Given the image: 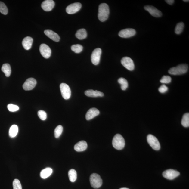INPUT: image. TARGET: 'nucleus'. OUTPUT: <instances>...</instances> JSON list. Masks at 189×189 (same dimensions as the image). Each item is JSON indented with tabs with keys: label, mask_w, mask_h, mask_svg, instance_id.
<instances>
[{
	"label": "nucleus",
	"mask_w": 189,
	"mask_h": 189,
	"mask_svg": "<svg viewBox=\"0 0 189 189\" xmlns=\"http://www.w3.org/2000/svg\"><path fill=\"white\" fill-rule=\"evenodd\" d=\"M118 82L121 85V89L123 91H125L128 87V83L127 81L125 79L123 78H120L118 80Z\"/></svg>",
	"instance_id": "27"
},
{
	"label": "nucleus",
	"mask_w": 189,
	"mask_h": 189,
	"mask_svg": "<svg viewBox=\"0 0 189 189\" xmlns=\"http://www.w3.org/2000/svg\"><path fill=\"white\" fill-rule=\"evenodd\" d=\"M55 6L54 1L52 0H46L42 2V7L45 11H50L53 9Z\"/></svg>",
	"instance_id": "15"
},
{
	"label": "nucleus",
	"mask_w": 189,
	"mask_h": 189,
	"mask_svg": "<svg viewBox=\"0 0 189 189\" xmlns=\"http://www.w3.org/2000/svg\"><path fill=\"white\" fill-rule=\"evenodd\" d=\"M39 50L42 56L46 59L50 57L51 54V50L47 45L42 44L40 45Z\"/></svg>",
	"instance_id": "11"
},
{
	"label": "nucleus",
	"mask_w": 189,
	"mask_h": 189,
	"mask_svg": "<svg viewBox=\"0 0 189 189\" xmlns=\"http://www.w3.org/2000/svg\"><path fill=\"white\" fill-rule=\"evenodd\" d=\"M165 2L169 5H172L175 2V1H173V0H166Z\"/></svg>",
	"instance_id": "37"
},
{
	"label": "nucleus",
	"mask_w": 189,
	"mask_h": 189,
	"mask_svg": "<svg viewBox=\"0 0 189 189\" xmlns=\"http://www.w3.org/2000/svg\"><path fill=\"white\" fill-rule=\"evenodd\" d=\"M2 70L5 74L6 77H9L11 74V66L9 64H3L2 66Z\"/></svg>",
	"instance_id": "23"
},
{
	"label": "nucleus",
	"mask_w": 189,
	"mask_h": 189,
	"mask_svg": "<svg viewBox=\"0 0 189 189\" xmlns=\"http://www.w3.org/2000/svg\"><path fill=\"white\" fill-rule=\"evenodd\" d=\"M81 7V4L79 3L71 4L66 8V11L69 14H73L78 12Z\"/></svg>",
	"instance_id": "10"
},
{
	"label": "nucleus",
	"mask_w": 189,
	"mask_h": 189,
	"mask_svg": "<svg viewBox=\"0 0 189 189\" xmlns=\"http://www.w3.org/2000/svg\"><path fill=\"white\" fill-rule=\"evenodd\" d=\"M63 127L61 125L57 126L54 130V136L56 138H59L63 132Z\"/></svg>",
	"instance_id": "30"
},
{
	"label": "nucleus",
	"mask_w": 189,
	"mask_h": 189,
	"mask_svg": "<svg viewBox=\"0 0 189 189\" xmlns=\"http://www.w3.org/2000/svg\"><path fill=\"white\" fill-rule=\"evenodd\" d=\"M13 187L14 189H22V186L19 180L15 179L13 182Z\"/></svg>",
	"instance_id": "32"
},
{
	"label": "nucleus",
	"mask_w": 189,
	"mask_h": 189,
	"mask_svg": "<svg viewBox=\"0 0 189 189\" xmlns=\"http://www.w3.org/2000/svg\"><path fill=\"white\" fill-rule=\"evenodd\" d=\"M68 177L70 181L72 182H74L76 181L77 179V172L74 169H71L69 171Z\"/></svg>",
	"instance_id": "25"
},
{
	"label": "nucleus",
	"mask_w": 189,
	"mask_h": 189,
	"mask_svg": "<svg viewBox=\"0 0 189 189\" xmlns=\"http://www.w3.org/2000/svg\"><path fill=\"white\" fill-rule=\"evenodd\" d=\"M144 8L145 10L149 12L152 16L154 17H160L162 15V12L153 6L147 5L145 6Z\"/></svg>",
	"instance_id": "14"
},
{
	"label": "nucleus",
	"mask_w": 189,
	"mask_h": 189,
	"mask_svg": "<svg viewBox=\"0 0 189 189\" xmlns=\"http://www.w3.org/2000/svg\"><path fill=\"white\" fill-rule=\"evenodd\" d=\"M120 189H129L126 188H120Z\"/></svg>",
	"instance_id": "38"
},
{
	"label": "nucleus",
	"mask_w": 189,
	"mask_h": 189,
	"mask_svg": "<svg viewBox=\"0 0 189 189\" xmlns=\"http://www.w3.org/2000/svg\"><path fill=\"white\" fill-rule=\"evenodd\" d=\"M172 79L170 76H164L160 79V82L162 83L168 84L171 82Z\"/></svg>",
	"instance_id": "35"
},
{
	"label": "nucleus",
	"mask_w": 189,
	"mask_h": 189,
	"mask_svg": "<svg viewBox=\"0 0 189 189\" xmlns=\"http://www.w3.org/2000/svg\"><path fill=\"white\" fill-rule=\"evenodd\" d=\"M109 14V6L107 4H101L99 6L98 17L99 20L102 22L108 19Z\"/></svg>",
	"instance_id": "1"
},
{
	"label": "nucleus",
	"mask_w": 189,
	"mask_h": 189,
	"mask_svg": "<svg viewBox=\"0 0 189 189\" xmlns=\"http://www.w3.org/2000/svg\"><path fill=\"white\" fill-rule=\"evenodd\" d=\"M168 87L164 85H161V86L158 89L159 92L161 93H166V92L168 91Z\"/></svg>",
	"instance_id": "36"
},
{
	"label": "nucleus",
	"mask_w": 189,
	"mask_h": 189,
	"mask_svg": "<svg viewBox=\"0 0 189 189\" xmlns=\"http://www.w3.org/2000/svg\"><path fill=\"white\" fill-rule=\"evenodd\" d=\"M90 181L92 187L95 189L100 187L103 183L100 175L95 173L92 174L90 176Z\"/></svg>",
	"instance_id": "4"
},
{
	"label": "nucleus",
	"mask_w": 189,
	"mask_h": 189,
	"mask_svg": "<svg viewBox=\"0 0 189 189\" xmlns=\"http://www.w3.org/2000/svg\"><path fill=\"white\" fill-rule=\"evenodd\" d=\"M148 143L153 149L158 151L160 149V145L158 139L153 135L149 134L147 137Z\"/></svg>",
	"instance_id": "5"
},
{
	"label": "nucleus",
	"mask_w": 189,
	"mask_h": 189,
	"mask_svg": "<svg viewBox=\"0 0 189 189\" xmlns=\"http://www.w3.org/2000/svg\"><path fill=\"white\" fill-rule=\"evenodd\" d=\"M53 172L52 169L51 168H46L43 169L40 173V177L42 179H45L50 176Z\"/></svg>",
	"instance_id": "21"
},
{
	"label": "nucleus",
	"mask_w": 189,
	"mask_h": 189,
	"mask_svg": "<svg viewBox=\"0 0 189 189\" xmlns=\"http://www.w3.org/2000/svg\"><path fill=\"white\" fill-rule=\"evenodd\" d=\"M85 95L89 97L96 98L104 96V94L102 92L92 89L87 90L85 91Z\"/></svg>",
	"instance_id": "20"
},
{
	"label": "nucleus",
	"mask_w": 189,
	"mask_h": 189,
	"mask_svg": "<svg viewBox=\"0 0 189 189\" xmlns=\"http://www.w3.org/2000/svg\"><path fill=\"white\" fill-rule=\"evenodd\" d=\"M87 32L85 29H82L78 30L77 31L76 36L79 40L85 39L87 37Z\"/></svg>",
	"instance_id": "22"
},
{
	"label": "nucleus",
	"mask_w": 189,
	"mask_h": 189,
	"mask_svg": "<svg viewBox=\"0 0 189 189\" xmlns=\"http://www.w3.org/2000/svg\"><path fill=\"white\" fill-rule=\"evenodd\" d=\"M121 63L122 65L127 69L130 71L134 70L135 65L132 59L129 57H124L121 60Z\"/></svg>",
	"instance_id": "9"
},
{
	"label": "nucleus",
	"mask_w": 189,
	"mask_h": 189,
	"mask_svg": "<svg viewBox=\"0 0 189 189\" xmlns=\"http://www.w3.org/2000/svg\"><path fill=\"white\" fill-rule=\"evenodd\" d=\"M7 108L8 110L10 112H15L19 110V107L18 106L12 104H8Z\"/></svg>",
	"instance_id": "33"
},
{
	"label": "nucleus",
	"mask_w": 189,
	"mask_h": 189,
	"mask_svg": "<svg viewBox=\"0 0 189 189\" xmlns=\"http://www.w3.org/2000/svg\"><path fill=\"white\" fill-rule=\"evenodd\" d=\"M60 89L62 96L64 99L68 100L70 98L71 92L70 88L68 85L65 83H61L60 85Z\"/></svg>",
	"instance_id": "6"
},
{
	"label": "nucleus",
	"mask_w": 189,
	"mask_h": 189,
	"mask_svg": "<svg viewBox=\"0 0 189 189\" xmlns=\"http://www.w3.org/2000/svg\"><path fill=\"white\" fill-rule=\"evenodd\" d=\"M188 67L186 64H181L178 66L173 67L169 70V74L175 75H180L186 73L188 70Z\"/></svg>",
	"instance_id": "2"
},
{
	"label": "nucleus",
	"mask_w": 189,
	"mask_h": 189,
	"mask_svg": "<svg viewBox=\"0 0 189 189\" xmlns=\"http://www.w3.org/2000/svg\"><path fill=\"white\" fill-rule=\"evenodd\" d=\"M36 84V81L35 79L29 78L25 81L23 85V88L26 91H31L34 89Z\"/></svg>",
	"instance_id": "12"
},
{
	"label": "nucleus",
	"mask_w": 189,
	"mask_h": 189,
	"mask_svg": "<svg viewBox=\"0 0 189 189\" xmlns=\"http://www.w3.org/2000/svg\"><path fill=\"white\" fill-rule=\"evenodd\" d=\"M180 175L179 172L173 169H167L163 172V175L166 179L172 180L178 177Z\"/></svg>",
	"instance_id": "8"
},
{
	"label": "nucleus",
	"mask_w": 189,
	"mask_h": 189,
	"mask_svg": "<svg viewBox=\"0 0 189 189\" xmlns=\"http://www.w3.org/2000/svg\"><path fill=\"white\" fill-rule=\"evenodd\" d=\"M113 145L115 149L117 150L123 149L125 146V141L121 135L117 134L113 137Z\"/></svg>",
	"instance_id": "3"
},
{
	"label": "nucleus",
	"mask_w": 189,
	"mask_h": 189,
	"mask_svg": "<svg viewBox=\"0 0 189 189\" xmlns=\"http://www.w3.org/2000/svg\"><path fill=\"white\" fill-rule=\"evenodd\" d=\"M87 148V144L85 141H79L74 146V149L77 152H82L85 151Z\"/></svg>",
	"instance_id": "18"
},
{
	"label": "nucleus",
	"mask_w": 189,
	"mask_h": 189,
	"mask_svg": "<svg viewBox=\"0 0 189 189\" xmlns=\"http://www.w3.org/2000/svg\"><path fill=\"white\" fill-rule=\"evenodd\" d=\"M38 115L40 119L42 120V121H45L47 119V113L45 112L43 110L39 111L38 113Z\"/></svg>",
	"instance_id": "34"
},
{
	"label": "nucleus",
	"mask_w": 189,
	"mask_h": 189,
	"mask_svg": "<svg viewBox=\"0 0 189 189\" xmlns=\"http://www.w3.org/2000/svg\"><path fill=\"white\" fill-rule=\"evenodd\" d=\"M33 42V39L31 37L27 36L22 41V45L23 48L26 50H29L31 48Z\"/></svg>",
	"instance_id": "19"
},
{
	"label": "nucleus",
	"mask_w": 189,
	"mask_h": 189,
	"mask_svg": "<svg viewBox=\"0 0 189 189\" xmlns=\"http://www.w3.org/2000/svg\"><path fill=\"white\" fill-rule=\"evenodd\" d=\"M44 33L54 41L58 42L60 39V36L56 33L51 30H46L44 31Z\"/></svg>",
	"instance_id": "17"
},
{
	"label": "nucleus",
	"mask_w": 189,
	"mask_h": 189,
	"mask_svg": "<svg viewBox=\"0 0 189 189\" xmlns=\"http://www.w3.org/2000/svg\"><path fill=\"white\" fill-rule=\"evenodd\" d=\"M83 49V46L79 44L73 45L71 46L72 50L76 53H81Z\"/></svg>",
	"instance_id": "29"
},
{
	"label": "nucleus",
	"mask_w": 189,
	"mask_h": 189,
	"mask_svg": "<svg viewBox=\"0 0 189 189\" xmlns=\"http://www.w3.org/2000/svg\"><path fill=\"white\" fill-rule=\"evenodd\" d=\"M18 132V126L16 125H12L9 131V136L11 138H14L15 137Z\"/></svg>",
	"instance_id": "24"
},
{
	"label": "nucleus",
	"mask_w": 189,
	"mask_h": 189,
	"mask_svg": "<svg viewBox=\"0 0 189 189\" xmlns=\"http://www.w3.org/2000/svg\"><path fill=\"white\" fill-rule=\"evenodd\" d=\"M0 12L4 15L7 14L8 10L7 6L3 2H0Z\"/></svg>",
	"instance_id": "31"
},
{
	"label": "nucleus",
	"mask_w": 189,
	"mask_h": 189,
	"mask_svg": "<svg viewBox=\"0 0 189 189\" xmlns=\"http://www.w3.org/2000/svg\"><path fill=\"white\" fill-rule=\"evenodd\" d=\"M181 123L184 127H188L189 126V113H184L182 117Z\"/></svg>",
	"instance_id": "26"
},
{
	"label": "nucleus",
	"mask_w": 189,
	"mask_h": 189,
	"mask_svg": "<svg viewBox=\"0 0 189 189\" xmlns=\"http://www.w3.org/2000/svg\"><path fill=\"white\" fill-rule=\"evenodd\" d=\"M100 111L96 108H91L87 111L85 115V118L87 121L93 119L99 115Z\"/></svg>",
	"instance_id": "16"
},
{
	"label": "nucleus",
	"mask_w": 189,
	"mask_h": 189,
	"mask_svg": "<svg viewBox=\"0 0 189 189\" xmlns=\"http://www.w3.org/2000/svg\"><path fill=\"white\" fill-rule=\"evenodd\" d=\"M136 34V31L134 29H126L122 30L119 32V35L121 38H129L134 36Z\"/></svg>",
	"instance_id": "13"
},
{
	"label": "nucleus",
	"mask_w": 189,
	"mask_h": 189,
	"mask_svg": "<svg viewBox=\"0 0 189 189\" xmlns=\"http://www.w3.org/2000/svg\"><path fill=\"white\" fill-rule=\"evenodd\" d=\"M102 50L100 48L94 49L91 55V61L94 65H97L99 64Z\"/></svg>",
	"instance_id": "7"
},
{
	"label": "nucleus",
	"mask_w": 189,
	"mask_h": 189,
	"mask_svg": "<svg viewBox=\"0 0 189 189\" xmlns=\"http://www.w3.org/2000/svg\"><path fill=\"white\" fill-rule=\"evenodd\" d=\"M183 1L184 2H189V1L188 0H184Z\"/></svg>",
	"instance_id": "39"
},
{
	"label": "nucleus",
	"mask_w": 189,
	"mask_h": 189,
	"mask_svg": "<svg viewBox=\"0 0 189 189\" xmlns=\"http://www.w3.org/2000/svg\"><path fill=\"white\" fill-rule=\"evenodd\" d=\"M184 27V24L183 22H180L177 23L176 25L175 32L177 34H181L183 31Z\"/></svg>",
	"instance_id": "28"
}]
</instances>
